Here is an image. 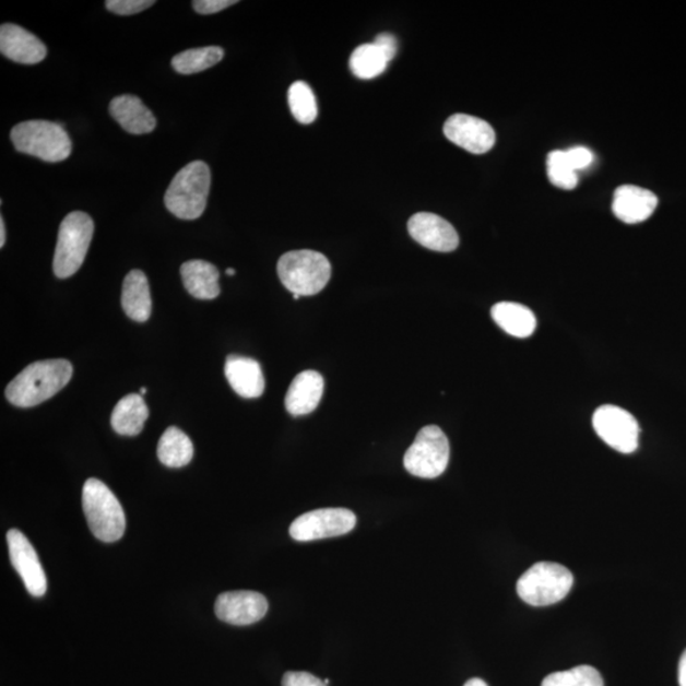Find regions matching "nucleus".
Listing matches in <instances>:
<instances>
[{
    "label": "nucleus",
    "mask_w": 686,
    "mask_h": 686,
    "mask_svg": "<svg viewBox=\"0 0 686 686\" xmlns=\"http://www.w3.org/2000/svg\"><path fill=\"white\" fill-rule=\"evenodd\" d=\"M283 686H329L317 676L304 672H288L283 677Z\"/></svg>",
    "instance_id": "32"
},
{
    "label": "nucleus",
    "mask_w": 686,
    "mask_h": 686,
    "mask_svg": "<svg viewBox=\"0 0 686 686\" xmlns=\"http://www.w3.org/2000/svg\"><path fill=\"white\" fill-rule=\"evenodd\" d=\"M237 3V0H194L192 5L200 14H214Z\"/></svg>",
    "instance_id": "33"
},
{
    "label": "nucleus",
    "mask_w": 686,
    "mask_h": 686,
    "mask_svg": "<svg viewBox=\"0 0 686 686\" xmlns=\"http://www.w3.org/2000/svg\"><path fill=\"white\" fill-rule=\"evenodd\" d=\"M110 114L130 134H150L157 127L153 113L137 96L115 97L110 104Z\"/></svg>",
    "instance_id": "19"
},
{
    "label": "nucleus",
    "mask_w": 686,
    "mask_h": 686,
    "mask_svg": "<svg viewBox=\"0 0 686 686\" xmlns=\"http://www.w3.org/2000/svg\"><path fill=\"white\" fill-rule=\"evenodd\" d=\"M72 377L73 366L68 360L36 362L8 385L5 397L15 407H35L59 393Z\"/></svg>",
    "instance_id": "1"
},
{
    "label": "nucleus",
    "mask_w": 686,
    "mask_h": 686,
    "mask_svg": "<svg viewBox=\"0 0 686 686\" xmlns=\"http://www.w3.org/2000/svg\"><path fill=\"white\" fill-rule=\"evenodd\" d=\"M121 304L132 321L146 322L152 315L150 283L143 271L132 270L123 280Z\"/></svg>",
    "instance_id": "20"
},
{
    "label": "nucleus",
    "mask_w": 686,
    "mask_h": 686,
    "mask_svg": "<svg viewBox=\"0 0 686 686\" xmlns=\"http://www.w3.org/2000/svg\"><path fill=\"white\" fill-rule=\"evenodd\" d=\"M374 43L380 46L381 50L387 54L389 60L392 61L394 59L397 50H399V42H397V38L393 35L380 34Z\"/></svg>",
    "instance_id": "34"
},
{
    "label": "nucleus",
    "mask_w": 686,
    "mask_h": 686,
    "mask_svg": "<svg viewBox=\"0 0 686 686\" xmlns=\"http://www.w3.org/2000/svg\"><path fill=\"white\" fill-rule=\"evenodd\" d=\"M592 426L599 438L619 453L631 454L638 449L641 428L628 411L617 405H602L592 417Z\"/></svg>",
    "instance_id": "9"
},
{
    "label": "nucleus",
    "mask_w": 686,
    "mask_h": 686,
    "mask_svg": "<svg viewBox=\"0 0 686 686\" xmlns=\"http://www.w3.org/2000/svg\"><path fill=\"white\" fill-rule=\"evenodd\" d=\"M95 233V223L88 214L70 213L60 224L56 256H54V274L59 279H68L82 268L88 253L91 240Z\"/></svg>",
    "instance_id": "6"
},
{
    "label": "nucleus",
    "mask_w": 686,
    "mask_h": 686,
    "mask_svg": "<svg viewBox=\"0 0 686 686\" xmlns=\"http://www.w3.org/2000/svg\"><path fill=\"white\" fill-rule=\"evenodd\" d=\"M566 154L576 172L590 167L594 161V154L584 146L571 147V150L566 151Z\"/></svg>",
    "instance_id": "31"
},
{
    "label": "nucleus",
    "mask_w": 686,
    "mask_h": 686,
    "mask_svg": "<svg viewBox=\"0 0 686 686\" xmlns=\"http://www.w3.org/2000/svg\"><path fill=\"white\" fill-rule=\"evenodd\" d=\"M391 62L387 54L376 43L358 46L351 56L350 68L360 80H372L386 72Z\"/></svg>",
    "instance_id": "25"
},
{
    "label": "nucleus",
    "mask_w": 686,
    "mask_h": 686,
    "mask_svg": "<svg viewBox=\"0 0 686 686\" xmlns=\"http://www.w3.org/2000/svg\"><path fill=\"white\" fill-rule=\"evenodd\" d=\"M224 50L220 46H208V48L190 49L178 54L172 59V67L179 74H194L204 72L222 61Z\"/></svg>",
    "instance_id": "26"
},
{
    "label": "nucleus",
    "mask_w": 686,
    "mask_h": 686,
    "mask_svg": "<svg viewBox=\"0 0 686 686\" xmlns=\"http://www.w3.org/2000/svg\"><path fill=\"white\" fill-rule=\"evenodd\" d=\"M150 410L143 395L129 394L116 404L111 416V425L117 434L137 436L143 431Z\"/></svg>",
    "instance_id": "23"
},
{
    "label": "nucleus",
    "mask_w": 686,
    "mask_h": 686,
    "mask_svg": "<svg viewBox=\"0 0 686 686\" xmlns=\"http://www.w3.org/2000/svg\"><path fill=\"white\" fill-rule=\"evenodd\" d=\"M7 543L12 566L29 594L35 598L44 596L48 590V580L33 544L17 529L8 532Z\"/></svg>",
    "instance_id": "11"
},
{
    "label": "nucleus",
    "mask_w": 686,
    "mask_h": 686,
    "mask_svg": "<svg viewBox=\"0 0 686 686\" xmlns=\"http://www.w3.org/2000/svg\"><path fill=\"white\" fill-rule=\"evenodd\" d=\"M356 517L347 509H321L300 514L291 525V535L298 542L326 540L353 532Z\"/></svg>",
    "instance_id": "10"
},
{
    "label": "nucleus",
    "mask_w": 686,
    "mask_h": 686,
    "mask_svg": "<svg viewBox=\"0 0 686 686\" xmlns=\"http://www.w3.org/2000/svg\"><path fill=\"white\" fill-rule=\"evenodd\" d=\"M542 686H604V681L595 667L582 665L548 675Z\"/></svg>",
    "instance_id": "28"
},
{
    "label": "nucleus",
    "mask_w": 686,
    "mask_h": 686,
    "mask_svg": "<svg viewBox=\"0 0 686 686\" xmlns=\"http://www.w3.org/2000/svg\"><path fill=\"white\" fill-rule=\"evenodd\" d=\"M324 380L321 374L306 370L293 380L285 399V407L292 416H304L315 412L321 402Z\"/></svg>",
    "instance_id": "17"
},
{
    "label": "nucleus",
    "mask_w": 686,
    "mask_h": 686,
    "mask_svg": "<svg viewBox=\"0 0 686 686\" xmlns=\"http://www.w3.org/2000/svg\"><path fill=\"white\" fill-rule=\"evenodd\" d=\"M146 393V388L140 389V395H144Z\"/></svg>",
    "instance_id": "39"
},
{
    "label": "nucleus",
    "mask_w": 686,
    "mask_h": 686,
    "mask_svg": "<svg viewBox=\"0 0 686 686\" xmlns=\"http://www.w3.org/2000/svg\"><path fill=\"white\" fill-rule=\"evenodd\" d=\"M227 275H228V276H234V275H236V270H234V269H228V270H227Z\"/></svg>",
    "instance_id": "38"
},
{
    "label": "nucleus",
    "mask_w": 686,
    "mask_h": 686,
    "mask_svg": "<svg viewBox=\"0 0 686 686\" xmlns=\"http://www.w3.org/2000/svg\"><path fill=\"white\" fill-rule=\"evenodd\" d=\"M450 446L447 435L438 426H426L404 456V468L415 477L438 478L447 471Z\"/></svg>",
    "instance_id": "8"
},
{
    "label": "nucleus",
    "mask_w": 686,
    "mask_h": 686,
    "mask_svg": "<svg viewBox=\"0 0 686 686\" xmlns=\"http://www.w3.org/2000/svg\"><path fill=\"white\" fill-rule=\"evenodd\" d=\"M11 139L15 150L45 162H62L72 154V140L57 122L31 120L15 125Z\"/></svg>",
    "instance_id": "5"
},
{
    "label": "nucleus",
    "mask_w": 686,
    "mask_h": 686,
    "mask_svg": "<svg viewBox=\"0 0 686 686\" xmlns=\"http://www.w3.org/2000/svg\"><path fill=\"white\" fill-rule=\"evenodd\" d=\"M157 454L162 464L166 466H185L191 462L193 457L192 441L178 427H168L158 442Z\"/></svg>",
    "instance_id": "24"
},
{
    "label": "nucleus",
    "mask_w": 686,
    "mask_h": 686,
    "mask_svg": "<svg viewBox=\"0 0 686 686\" xmlns=\"http://www.w3.org/2000/svg\"><path fill=\"white\" fill-rule=\"evenodd\" d=\"M410 236L418 245L436 252H453L459 246V236L449 222L431 213H418L409 222Z\"/></svg>",
    "instance_id": "14"
},
{
    "label": "nucleus",
    "mask_w": 686,
    "mask_h": 686,
    "mask_svg": "<svg viewBox=\"0 0 686 686\" xmlns=\"http://www.w3.org/2000/svg\"><path fill=\"white\" fill-rule=\"evenodd\" d=\"M277 274L293 295L310 296L321 293L329 284L332 268L324 255L300 249L282 256L277 263Z\"/></svg>",
    "instance_id": "4"
},
{
    "label": "nucleus",
    "mask_w": 686,
    "mask_h": 686,
    "mask_svg": "<svg viewBox=\"0 0 686 686\" xmlns=\"http://www.w3.org/2000/svg\"><path fill=\"white\" fill-rule=\"evenodd\" d=\"M490 316L501 330L517 339H528L536 329L533 311L518 303H497Z\"/></svg>",
    "instance_id": "22"
},
{
    "label": "nucleus",
    "mask_w": 686,
    "mask_h": 686,
    "mask_svg": "<svg viewBox=\"0 0 686 686\" xmlns=\"http://www.w3.org/2000/svg\"><path fill=\"white\" fill-rule=\"evenodd\" d=\"M83 511L93 535L105 543L120 541L125 529H127V518L122 506L104 482L91 478L84 483Z\"/></svg>",
    "instance_id": "3"
},
{
    "label": "nucleus",
    "mask_w": 686,
    "mask_h": 686,
    "mask_svg": "<svg viewBox=\"0 0 686 686\" xmlns=\"http://www.w3.org/2000/svg\"><path fill=\"white\" fill-rule=\"evenodd\" d=\"M154 4V0H108L106 2L107 10L119 15L137 14Z\"/></svg>",
    "instance_id": "30"
},
{
    "label": "nucleus",
    "mask_w": 686,
    "mask_h": 686,
    "mask_svg": "<svg viewBox=\"0 0 686 686\" xmlns=\"http://www.w3.org/2000/svg\"><path fill=\"white\" fill-rule=\"evenodd\" d=\"M269 611V603L260 592L230 591L217 596L216 617L232 626H249L260 622Z\"/></svg>",
    "instance_id": "13"
},
{
    "label": "nucleus",
    "mask_w": 686,
    "mask_h": 686,
    "mask_svg": "<svg viewBox=\"0 0 686 686\" xmlns=\"http://www.w3.org/2000/svg\"><path fill=\"white\" fill-rule=\"evenodd\" d=\"M212 185V174L205 162L194 161L172 179L165 204L168 212L184 221H194L204 214Z\"/></svg>",
    "instance_id": "2"
},
{
    "label": "nucleus",
    "mask_w": 686,
    "mask_h": 686,
    "mask_svg": "<svg viewBox=\"0 0 686 686\" xmlns=\"http://www.w3.org/2000/svg\"><path fill=\"white\" fill-rule=\"evenodd\" d=\"M227 377L233 391L244 399H259L264 391L261 365L251 357L230 355L225 363Z\"/></svg>",
    "instance_id": "18"
},
{
    "label": "nucleus",
    "mask_w": 686,
    "mask_h": 686,
    "mask_svg": "<svg viewBox=\"0 0 686 686\" xmlns=\"http://www.w3.org/2000/svg\"><path fill=\"white\" fill-rule=\"evenodd\" d=\"M573 576L568 568L555 563H537L517 583L522 602L532 606L553 605L571 591Z\"/></svg>",
    "instance_id": "7"
},
{
    "label": "nucleus",
    "mask_w": 686,
    "mask_h": 686,
    "mask_svg": "<svg viewBox=\"0 0 686 686\" xmlns=\"http://www.w3.org/2000/svg\"><path fill=\"white\" fill-rule=\"evenodd\" d=\"M5 224H4V220L3 216L0 217V247H4L5 245Z\"/></svg>",
    "instance_id": "36"
},
{
    "label": "nucleus",
    "mask_w": 686,
    "mask_h": 686,
    "mask_svg": "<svg viewBox=\"0 0 686 686\" xmlns=\"http://www.w3.org/2000/svg\"><path fill=\"white\" fill-rule=\"evenodd\" d=\"M443 134L451 143L473 154H485L496 143V132L490 125L478 117L457 114L443 125Z\"/></svg>",
    "instance_id": "12"
},
{
    "label": "nucleus",
    "mask_w": 686,
    "mask_h": 686,
    "mask_svg": "<svg viewBox=\"0 0 686 686\" xmlns=\"http://www.w3.org/2000/svg\"><path fill=\"white\" fill-rule=\"evenodd\" d=\"M464 686H488V685L482 679H478V677H474V679L468 681L464 684Z\"/></svg>",
    "instance_id": "37"
},
{
    "label": "nucleus",
    "mask_w": 686,
    "mask_h": 686,
    "mask_svg": "<svg viewBox=\"0 0 686 686\" xmlns=\"http://www.w3.org/2000/svg\"><path fill=\"white\" fill-rule=\"evenodd\" d=\"M181 276L186 291L193 298L213 300L221 294V274L213 263L202 260L185 262L181 267Z\"/></svg>",
    "instance_id": "21"
},
{
    "label": "nucleus",
    "mask_w": 686,
    "mask_h": 686,
    "mask_svg": "<svg viewBox=\"0 0 686 686\" xmlns=\"http://www.w3.org/2000/svg\"><path fill=\"white\" fill-rule=\"evenodd\" d=\"M659 199L642 187L625 185L614 192L613 213L627 224L642 223L654 213Z\"/></svg>",
    "instance_id": "16"
},
{
    "label": "nucleus",
    "mask_w": 686,
    "mask_h": 686,
    "mask_svg": "<svg viewBox=\"0 0 686 686\" xmlns=\"http://www.w3.org/2000/svg\"><path fill=\"white\" fill-rule=\"evenodd\" d=\"M0 51L5 58L26 66L38 64L48 54L40 38L13 23L0 27Z\"/></svg>",
    "instance_id": "15"
},
{
    "label": "nucleus",
    "mask_w": 686,
    "mask_h": 686,
    "mask_svg": "<svg viewBox=\"0 0 686 686\" xmlns=\"http://www.w3.org/2000/svg\"><path fill=\"white\" fill-rule=\"evenodd\" d=\"M679 685L686 686V650L682 654L679 662Z\"/></svg>",
    "instance_id": "35"
},
{
    "label": "nucleus",
    "mask_w": 686,
    "mask_h": 686,
    "mask_svg": "<svg viewBox=\"0 0 686 686\" xmlns=\"http://www.w3.org/2000/svg\"><path fill=\"white\" fill-rule=\"evenodd\" d=\"M288 106L296 120L303 125L315 122L318 116L317 99L306 82H295L287 93Z\"/></svg>",
    "instance_id": "27"
},
{
    "label": "nucleus",
    "mask_w": 686,
    "mask_h": 686,
    "mask_svg": "<svg viewBox=\"0 0 686 686\" xmlns=\"http://www.w3.org/2000/svg\"><path fill=\"white\" fill-rule=\"evenodd\" d=\"M547 174L552 185L564 190H573L579 184V176L567 158L566 151L549 153L547 158Z\"/></svg>",
    "instance_id": "29"
}]
</instances>
